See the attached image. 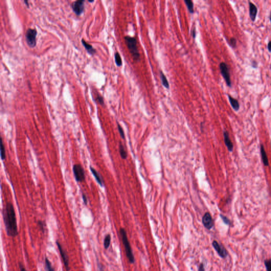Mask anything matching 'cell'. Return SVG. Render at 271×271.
I'll use <instances>...</instances> for the list:
<instances>
[{
    "mask_svg": "<svg viewBox=\"0 0 271 271\" xmlns=\"http://www.w3.org/2000/svg\"><path fill=\"white\" fill-rule=\"evenodd\" d=\"M124 40L125 44L133 60L136 62H138L140 60V55L137 47V39L135 37L126 36L124 37Z\"/></svg>",
    "mask_w": 271,
    "mask_h": 271,
    "instance_id": "2",
    "label": "cell"
},
{
    "mask_svg": "<svg viewBox=\"0 0 271 271\" xmlns=\"http://www.w3.org/2000/svg\"><path fill=\"white\" fill-rule=\"evenodd\" d=\"M56 245L57 246L58 249L60 252V255L62 258L63 261V264L64 265L65 268L66 269V271H70V267H69V257L67 255L66 252L65 250L63 248L62 246L58 240H56Z\"/></svg>",
    "mask_w": 271,
    "mask_h": 271,
    "instance_id": "7",
    "label": "cell"
},
{
    "mask_svg": "<svg viewBox=\"0 0 271 271\" xmlns=\"http://www.w3.org/2000/svg\"><path fill=\"white\" fill-rule=\"evenodd\" d=\"M159 76L161 78V82L162 84L166 89H170V84L168 80V78L164 74L163 71H160L159 72Z\"/></svg>",
    "mask_w": 271,
    "mask_h": 271,
    "instance_id": "15",
    "label": "cell"
},
{
    "mask_svg": "<svg viewBox=\"0 0 271 271\" xmlns=\"http://www.w3.org/2000/svg\"><path fill=\"white\" fill-rule=\"evenodd\" d=\"M97 266H98V268L99 271H104L103 267L102 264H101L100 262H97Z\"/></svg>",
    "mask_w": 271,
    "mask_h": 271,
    "instance_id": "30",
    "label": "cell"
},
{
    "mask_svg": "<svg viewBox=\"0 0 271 271\" xmlns=\"http://www.w3.org/2000/svg\"><path fill=\"white\" fill-rule=\"evenodd\" d=\"M270 21H271V13H270Z\"/></svg>",
    "mask_w": 271,
    "mask_h": 271,
    "instance_id": "38",
    "label": "cell"
},
{
    "mask_svg": "<svg viewBox=\"0 0 271 271\" xmlns=\"http://www.w3.org/2000/svg\"><path fill=\"white\" fill-rule=\"evenodd\" d=\"M115 64L118 67H121L122 65V61L121 56L118 52H116L115 54Z\"/></svg>",
    "mask_w": 271,
    "mask_h": 271,
    "instance_id": "23",
    "label": "cell"
},
{
    "mask_svg": "<svg viewBox=\"0 0 271 271\" xmlns=\"http://www.w3.org/2000/svg\"><path fill=\"white\" fill-rule=\"evenodd\" d=\"M19 265L20 271H27V270L25 269V267L23 266V264H22L21 262H20V263H19Z\"/></svg>",
    "mask_w": 271,
    "mask_h": 271,
    "instance_id": "33",
    "label": "cell"
},
{
    "mask_svg": "<svg viewBox=\"0 0 271 271\" xmlns=\"http://www.w3.org/2000/svg\"><path fill=\"white\" fill-rule=\"evenodd\" d=\"M119 232L120 235L121 237L122 243L124 246L127 257L128 259L129 262L130 264H133L135 263V257H134L133 252L131 249L130 244L128 239L126 231L124 228H121L119 230Z\"/></svg>",
    "mask_w": 271,
    "mask_h": 271,
    "instance_id": "3",
    "label": "cell"
},
{
    "mask_svg": "<svg viewBox=\"0 0 271 271\" xmlns=\"http://www.w3.org/2000/svg\"><path fill=\"white\" fill-rule=\"evenodd\" d=\"M252 66L254 68H256L258 66V64L255 60H253V62H252Z\"/></svg>",
    "mask_w": 271,
    "mask_h": 271,
    "instance_id": "35",
    "label": "cell"
},
{
    "mask_svg": "<svg viewBox=\"0 0 271 271\" xmlns=\"http://www.w3.org/2000/svg\"><path fill=\"white\" fill-rule=\"evenodd\" d=\"M265 266L266 267L267 271H271V258L265 260L264 261Z\"/></svg>",
    "mask_w": 271,
    "mask_h": 271,
    "instance_id": "26",
    "label": "cell"
},
{
    "mask_svg": "<svg viewBox=\"0 0 271 271\" xmlns=\"http://www.w3.org/2000/svg\"><path fill=\"white\" fill-rule=\"evenodd\" d=\"M111 237L110 234H107L104 239L103 245L105 249H108L110 245Z\"/></svg>",
    "mask_w": 271,
    "mask_h": 271,
    "instance_id": "21",
    "label": "cell"
},
{
    "mask_svg": "<svg viewBox=\"0 0 271 271\" xmlns=\"http://www.w3.org/2000/svg\"><path fill=\"white\" fill-rule=\"evenodd\" d=\"M212 244L214 249L216 250L220 257L223 258H225L227 256V252L223 246L220 245L216 240H214Z\"/></svg>",
    "mask_w": 271,
    "mask_h": 271,
    "instance_id": "10",
    "label": "cell"
},
{
    "mask_svg": "<svg viewBox=\"0 0 271 271\" xmlns=\"http://www.w3.org/2000/svg\"><path fill=\"white\" fill-rule=\"evenodd\" d=\"M219 69L220 71L221 74L225 80L227 85L229 87H232V81L227 64L225 62L220 63L219 64Z\"/></svg>",
    "mask_w": 271,
    "mask_h": 271,
    "instance_id": "6",
    "label": "cell"
},
{
    "mask_svg": "<svg viewBox=\"0 0 271 271\" xmlns=\"http://www.w3.org/2000/svg\"><path fill=\"white\" fill-rule=\"evenodd\" d=\"M261 157H262V161L263 162L264 165L265 166H268L269 165L268 158H267V153H266L264 146L263 145H261Z\"/></svg>",
    "mask_w": 271,
    "mask_h": 271,
    "instance_id": "17",
    "label": "cell"
},
{
    "mask_svg": "<svg viewBox=\"0 0 271 271\" xmlns=\"http://www.w3.org/2000/svg\"><path fill=\"white\" fill-rule=\"evenodd\" d=\"M97 99H98V101L99 102V103L103 106L104 104V100L103 98L101 97L100 95H98L97 97Z\"/></svg>",
    "mask_w": 271,
    "mask_h": 271,
    "instance_id": "31",
    "label": "cell"
},
{
    "mask_svg": "<svg viewBox=\"0 0 271 271\" xmlns=\"http://www.w3.org/2000/svg\"><path fill=\"white\" fill-rule=\"evenodd\" d=\"M24 2L25 3V4L27 5L28 7H29V4H28V1L25 0V1H24Z\"/></svg>",
    "mask_w": 271,
    "mask_h": 271,
    "instance_id": "37",
    "label": "cell"
},
{
    "mask_svg": "<svg viewBox=\"0 0 271 271\" xmlns=\"http://www.w3.org/2000/svg\"><path fill=\"white\" fill-rule=\"evenodd\" d=\"M198 271H205V267H204V265L203 263H201L199 267Z\"/></svg>",
    "mask_w": 271,
    "mask_h": 271,
    "instance_id": "34",
    "label": "cell"
},
{
    "mask_svg": "<svg viewBox=\"0 0 271 271\" xmlns=\"http://www.w3.org/2000/svg\"><path fill=\"white\" fill-rule=\"evenodd\" d=\"M119 153L121 157L124 159H126L127 157V153L126 150L124 149V146L121 143H119Z\"/></svg>",
    "mask_w": 271,
    "mask_h": 271,
    "instance_id": "20",
    "label": "cell"
},
{
    "mask_svg": "<svg viewBox=\"0 0 271 271\" xmlns=\"http://www.w3.org/2000/svg\"><path fill=\"white\" fill-rule=\"evenodd\" d=\"M228 99H229L230 104V105L232 106V109H233L235 111H238L239 110V108H240V105H239L238 101L237 99H235L234 98H232V96H230V95H228Z\"/></svg>",
    "mask_w": 271,
    "mask_h": 271,
    "instance_id": "14",
    "label": "cell"
},
{
    "mask_svg": "<svg viewBox=\"0 0 271 271\" xmlns=\"http://www.w3.org/2000/svg\"><path fill=\"white\" fill-rule=\"evenodd\" d=\"M38 226L39 227V229L42 231V232L44 233L45 231V228H46V223L43 221L38 220Z\"/></svg>",
    "mask_w": 271,
    "mask_h": 271,
    "instance_id": "24",
    "label": "cell"
},
{
    "mask_svg": "<svg viewBox=\"0 0 271 271\" xmlns=\"http://www.w3.org/2000/svg\"><path fill=\"white\" fill-rule=\"evenodd\" d=\"M73 171L76 181L83 182L85 181V171L82 166L78 164H75L73 167Z\"/></svg>",
    "mask_w": 271,
    "mask_h": 271,
    "instance_id": "5",
    "label": "cell"
},
{
    "mask_svg": "<svg viewBox=\"0 0 271 271\" xmlns=\"http://www.w3.org/2000/svg\"><path fill=\"white\" fill-rule=\"evenodd\" d=\"M184 2L186 5L188 12L191 14L194 13V4H193V1L191 0H184Z\"/></svg>",
    "mask_w": 271,
    "mask_h": 271,
    "instance_id": "18",
    "label": "cell"
},
{
    "mask_svg": "<svg viewBox=\"0 0 271 271\" xmlns=\"http://www.w3.org/2000/svg\"><path fill=\"white\" fill-rule=\"evenodd\" d=\"M248 5H249V17H250L251 20L254 22L257 16V9L256 6L255 5L254 3L251 2L250 1L248 2Z\"/></svg>",
    "mask_w": 271,
    "mask_h": 271,
    "instance_id": "11",
    "label": "cell"
},
{
    "mask_svg": "<svg viewBox=\"0 0 271 271\" xmlns=\"http://www.w3.org/2000/svg\"><path fill=\"white\" fill-rule=\"evenodd\" d=\"M191 35L193 39H195L196 35H196V28H195V26H194L192 29H191Z\"/></svg>",
    "mask_w": 271,
    "mask_h": 271,
    "instance_id": "29",
    "label": "cell"
},
{
    "mask_svg": "<svg viewBox=\"0 0 271 271\" xmlns=\"http://www.w3.org/2000/svg\"><path fill=\"white\" fill-rule=\"evenodd\" d=\"M82 43L83 46L84 47L85 49L87 51V52L89 53L91 55H94L95 53H96V50L92 47V45L90 44H88L87 42L84 40V39H82Z\"/></svg>",
    "mask_w": 271,
    "mask_h": 271,
    "instance_id": "16",
    "label": "cell"
},
{
    "mask_svg": "<svg viewBox=\"0 0 271 271\" xmlns=\"http://www.w3.org/2000/svg\"><path fill=\"white\" fill-rule=\"evenodd\" d=\"M202 222L204 227L208 230L211 229L212 228L214 227V220L211 214L209 212H206L203 215L202 217Z\"/></svg>",
    "mask_w": 271,
    "mask_h": 271,
    "instance_id": "9",
    "label": "cell"
},
{
    "mask_svg": "<svg viewBox=\"0 0 271 271\" xmlns=\"http://www.w3.org/2000/svg\"><path fill=\"white\" fill-rule=\"evenodd\" d=\"M230 45L232 47V48H235L237 46L236 39L235 38H232L230 39Z\"/></svg>",
    "mask_w": 271,
    "mask_h": 271,
    "instance_id": "28",
    "label": "cell"
},
{
    "mask_svg": "<svg viewBox=\"0 0 271 271\" xmlns=\"http://www.w3.org/2000/svg\"></svg>",
    "mask_w": 271,
    "mask_h": 271,
    "instance_id": "39",
    "label": "cell"
},
{
    "mask_svg": "<svg viewBox=\"0 0 271 271\" xmlns=\"http://www.w3.org/2000/svg\"><path fill=\"white\" fill-rule=\"evenodd\" d=\"M117 127L118 131H119V133H120V135L121 137L123 139H124L125 136H124V131L123 129H122V127L121 126V125H120L119 123H117Z\"/></svg>",
    "mask_w": 271,
    "mask_h": 271,
    "instance_id": "25",
    "label": "cell"
},
{
    "mask_svg": "<svg viewBox=\"0 0 271 271\" xmlns=\"http://www.w3.org/2000/svg\"><path fill=\"white\" fill-rule=\"evenodd\" d=\"M84 1L78 0L75 1L71 4V7L73 11L77 16H80L84 10Z\"/></svg>",
    "mask_w": 271,
    "mask_h": 271,
    "instance_id": "8",
    "label": "cell"
},
{
    "mask_svg": "<svg viewBox=\"0 0 271 271\" xmlns=\"http://www.w3.org/2000/svg\"><path fill=\"white\" fill-rule=\"evenodd\" d=\"M82 199H83L84 203L85 205H87V197H86V195H85V193H82Z\"/></svg>",
    "mask_w": 271,
    "mask_h": 271,
    "instance_id": "32",
    "label": "cell"
},
{
    "mask_svg": "<svg viewBox=\"0 0 271 271\" xmlns=\"http://www.w3.org/2000/svg\"><path fill=\"white\" fill-rule=\"evenodd\" d=\"M90 170L99 185L101 186H103L104 185V182L101 175L92 166H90Z\"/></svg>",
    "mask_w": 271,
    "mask_h": 271,
    "instance_id": "12",
    "label": "cell"
},
{
    "mask_svg": "<svg viewBox=\"0 0 271 271\" xmlns=\"http://www.w3.org/2000/svg\"><path fill=\"white\" fill-rule=\"evenodd\" d=\"M223 137H224V141L226 147H227V149L230 152H232L234 148L233 144H232V141L230 139L229 135V133L227 131H223Z\"/></svg>",
    "mask_w": 271,
    "mask_h": 271,
    "instance_id": "13",
    "label": "cell"
},
{
    "mask_svg": "<svg viewBox=\"0 0 271 271\" xmlns=\"http://www.w3.org/2000/svg\"><path fill=\"white\" fill-rule=\"evenodd\" d=\"M3 219L7 236L15 237L19 234L16 214L14 206L11 202H7L2 211Z\"/></svg>",
    "mask_w": 271,
    "mask_h": 271,
    "instance_id": "1",
    "label": "cell"
},
{
    "mask_svg": "<svg viewBox=\"0 0 271 271\" xmlns=\"http://www.w3.org/2000/svg\"><path fill=\"white\" fill-rule=\"evenodd\" d=\"M37 30L35 29L29 28L25 32V40L27 44L30 48H34L36 45Z\"/></svg>",
    "mask_w": 271,
    "mask_h": 271,
    "instance_id": "4",
    "label": "cell"
},
{
    "mask_svg": "<svg viewBox=\"0 0 271 271\" xmlns=\"http://www.w3.org/2000/svg\"><path fill=\"white\" fill-rule=\"evenodd\" d=\"M1 157L2 160H4L6 159V151L3 142L2 137H1Z\"/></svg>",
    "mask_w": 271,
    "mask_h": 271,
    "instance_id": "22",
    "label": "cell"
},
{
    "mask_svg": "<svg viewBox=\"0 0 271 271\" xmlns=\"http://www.w3.org/2000/svg\"><path fill=\"white\" fill-rule=\"evenodd\" d=\"M45 265L46 271H55V269L52 266L51 261L49 260L48 257L46 256L45 259Z\"/></svg>",
    "mask_w": 271,
    "mask_h": 271,
    "instance_id": "19",
    "label": "cell"
},
{
    "mask_svg": "<svg viewBox=\"0 0 271 271\" xmlns=\"http://www.w3.org/2000/svg\"><path fill=\"white\" fill-rule=\"evenodd\" d=\"M220 216L221 218V219L223 220V222L225 223V224H226V225H230V220L227 217L223 216V215L221 214L220 215Z\"/></svg>",
    "mask_w": 271,
    "mask_h": 271,
    "instance_id": "27",
    "label": "cell"
},
{
    "mask_svg": "<svg viewBox=\"0 0 271 271\" xmlns=\"http://www.w3.org/2000/svg\"><path fill=\"white\" fill-rule=\"evenodd\" d=\"M267 49L270 52H271V41H270L267 45Z\"/></svg>",
    "mask_w": 271,
    "mask_h": 271,
    "instance_id": "36",
    "label": "cell"
}]
</instances>
